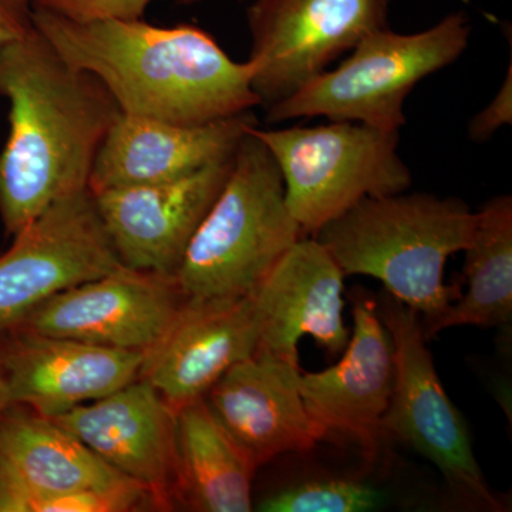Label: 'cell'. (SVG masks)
Masks as SVG:
<instances>
[{
    "label": "cell",
    "instance_id": "277c9868",
    "mask_svg": "<svg viewBox=\"0 0 512 512\" xmlns=\"http://www.w3.org/2000/svg\"><path fill=\"white\" fill-rule=\"evenodd\" d=\"M302 237L286 205L278 164L251 127L235 150L227 183L185 251L175 285L194 301L254 295Z\"/></svg>",
    "mask_w": 512,
    "mask_h": 512
},
{
    "label": "cell",
    "instance_id": "d4e9b609",
    "mask_svg": "<svg viewBox=\"0 0 512 512\" xmlns=\"http://www.w3.org/2000/svg\"><path fill=\"white\" fill-rule=\"evenodd\" d=\"M36 0H0V49L35 30Z\"/></svg>",
    "mask_w": 512,
    "mask_h": 512
},
{
    "label": "cell",
    "instance_id": "3957f363",
    "mask_svg": "<svg viewBox=\"0 0 512 512\" xmlns=\"http://www.w3.org/2000/svg\"><path fill=\"white\" fill-rule=\"evenodd\" d=\"M476 221V212L458 198L399 192L363 198L313 238L343 274L382 282L427 329L460 298L457 286L444 284V268L468 247Z\"/></svg>",
    "mask_w": 512,
    "mask_h": 512
},
{
    "label": "cell",
    "instance_id": "6da1fadb",
    "mask_svg": "<svg viewBox=\"0 0 512 512\" xmlns=\"http://www.w3.org/2000/svg\"><path fill=\"white\" fill-rule=\"evenodd\" d=\"M9 137L0 151V217L16 235L64 195L89 188L94 158L121 113L92 73L63 59L35 28L0 49Z\"/></svg>",
    "mask_w": 512,
    "mask_h": 512
},
{
    "label": "cell",
    "instance_id": "4fadbf2b",
    "mask_svg": "<svg viewBox=\"0 0 512 512\" xmlns=\"http://www.w3.org/2000/svg\"><path fill=\"white\" fill-rule=\"evenodd\" d=\"M299 360L258 350L218 379L204 399L256 467L312 450L329 436L303 402Z\"/></svg>",
    "mask_w": 512,
    "mask_h": 512
},
{
    "label": "cell",
    "instance_id": "52a82bcc",
    "mask_svg": "<svg viewBox=\"0 0 512 512\" xmlns=\"http://www.w3.org/2000/svg\"><path fill=\"white\" fill-rule=\"evenodd\" d=\"M377 312L392 336L396 362L383 433L433 463L460 500L487 511L503 510L478 466L466 421L437 375L419 313L387 292Z\"/></svg>",
    "mask_w": 512,
    "mask_h": 512
},
{
    "label": "cell",
    "instance_id": "cb8c5ba5",
    "mask_svg": "<svg viewBox=\"0 0 512 512\" xmlns=\"http://www.w3.org/2000/svg\"><path fill=\"white\" fill-rule=\"evenodd\" d=\"M512 121V62L501 89L491 103L474 116L468 126V134L473 141L483 143L494 136L495 131L511 124Z\"/></svg>",
    "mask_w": 512,
    "mask_h": 512
},
{
    "label": "cell",
    "instance_id": "603a6c76",
    "mask_svg": "<svg viewBox=\"0 0 512 512\" xmlns=\"http://www.w3.org/2000/svg\"><path fill=\"white\" fill-rule=\"evenodd\" d=\"M153 0H36V8L74 22L143 19Z\"/></svg>",
    "mask_w": 512,
    "mask_h": 512
},
{
    "label": "cell",
    "instance_id": "7c38bea8",
    "mask_svg": "<svg viewBox=\"0 0 512 512\" xmlns=\"http://www.w3.org/2000/svg\"><path fill=\"white\" fill-rule=\"evenodd\" d=\"M107 466L146 488L160 510L177 503V420L140 379L53 417Z\"/></svg>",
    "mask_w": 512,
    "mask_h": 512
},
{
    "label": "cell",
    "instance_id": "9c48e42d",
    "mask_svg": "<svg viewBox=\"0 0 512 512\" xmlns=\"http://www.w3.org/2000/svg\"><path fill=\"white\" fill-rule=\"evenodd\" d=\"M0 256V326L40 303L126 266L100 220L89 188L64 195L18 234Z\"/></svg>",
    "mask_w": 512,
    "mask_h": 512
},
{
    "label": "cell",
    "instance_id": "ba28073f",
    "mask_svg": "<svg viewBox=\"0 0 512 512\" xmlns=\"http://www.w3.org/2000/svg\"><path fill=\"white\" fill-rule=\"evenodd\" d=\"M393 0H254L252 89L265 109L288 99L377 30L389 28Z\"/></svg>",
    "mask_w": 512,
    "mask_h": 512
},
{
    "label": "cell",
    "instance_id": "ffe728a7",
    "mask_svg": "<svg viewBox=\"0 0 512 512\" xmlns=\"http://www.w3.org/2000/svg\"><path fill=\"white\" fill-rule=\"evenodd\" d=\"M177 503L192 511L252 510L256 467L212 414L204 397L175 413Z\"/></svg>",
    "mask_w": 512,
    "mask_h": 512
},
{
    "label": "cell",
    "instance_id": "d6986e66",
    "mask_svg": "<svg viewBox=\"0 0 512 512\" xmlns=\"http://www.w3.org/2000/svg\"><path fill=\"white\" fill-rule=\"evenodd\" d=\"M134 483L62 426L22 406L0 420V512H28L49 495Z\"/></svg>",
    "mask_w": 512,
    "mask_h": 512
},
{
    "label": "cell",
    "instance_id": "7402d4cb",
    "mask_svg": "<svg viewBox=\"0 0 512 512\" xmlns=\"http://www.w3.org/2000/svg\"><path fill=\"white\" fill-rule=\"evenodd\" d=\"M389 503V494L372 484L349 478H318L289 485L269 495L258 510L265 512H366Z\"/></svg>",
    "mask_w": 512,
    "mask_h": 512
},
{
    "label": "cell",
    "instance_id": "2e32d148",
    "mask_svg": "<svg viewBox=\"0 0 512 512\" xmlns=\"http://www.w3.org/2000/svg\"><path fill=\"white\" fill-rule=\"evenodd\" d=\"M353 330L336 365L303 373L302 399L326 433L352 437L367 457L379 450L382 420L392 399L394 348L392 336L366 293L353 296Z\"/></svg>",
    "mask_w": 512,
    "mask_h": 512
},
{
    "label": "cell",
    "instance_id": "7a4b0ae2",
    "mask_svg": "<svg viewBox=\"0 0 512 512\" xmlns=\"http://www.w3.org/2000/svg\"><path fill=\"white\" fill-rule=\"evenodd\" d=\"M33 20L67 63L106 86L121 113L198 126L261 106L251 64L232 60L197 26L74 22L39 8Z\"/></svg>",
    "mask_w": 512,
    "mask_h": 512
},
{
    "label": "cell",
    "instance_id": "ac0fdd59",
    "mask_svg": "<svg viewBox=\"0 0 512 512\" xmlns=\"http://www.w3.org/2000/svg\"><path fill=\"white\" fill-rule=\"evenodd\" d=\"M251 111L184 126L120 113L94 158L90 192L177 180L231 157L249 128Z\"/></svg>",
    "mask_w": 512,
    "mask_h": 512
},
{
    "label": "cell",
    "instance_id": "9a60e30c",
    "mask_svg": "<svg viewBox=\"0 0 512 512\" xmlns=\"http://www.w3.org/2000/svg\"><path fill=\"white\" fill-rule=\"evenodd\" d=\"M144 357V352L5 328L2 359L10 406L53 419L137 380Z\"/></svg>",
    "mask_w": 512,
    "mask_h": 512
},
{
    "label": "cell",
    "instance_id": "4316f807",
    "mask_svg": "<svg viewBox=\"0 0 512 512\" xmlns=\"http://www.w3.org/2000/svg\"><path fill=\"white\" fill-rule=\"evenodd\" d=\"M178 2L185 3V5H190V3L197 2V0H178Z\"/></svg>",
    "mask_w": 512,
    "mask_h": 512
},
{
    "label": "cell",
    "instance_id": "5b68a950",
    "mask_svg": "<svg viewBox=\"0 0 512 512\" xmlns=\"http://www.w3.org/2000/svg\"><path fill=\"white\" fill-rule=\"evenodd\" d=\"M468 37L470 23L461 12L410 35L377 30L357 43L335 70H325L288 99L268 107L266 121L322 116L399 131L406 123L404 100L424 77L456 62Z\"/></svg>",
    "mask_w": 512,
    "mask_h": 512
},
{
    "label": "cell",
    "instance_id": "e0dca14e",
    "mask_svg": "<svg viewBox=\"0 0 512 512\" xmlns=\"http://www.w3.org/2000/svg\"><path fill=\"white\" fill-rule=\"evenodd\" d=\"M345 278L315 238L299 239L254 293L258 350L299 360V340L311 336L328 355H342L350 339L343 320Z\"/></svg>",
    "mask_w": 512,
    "mask_h": 512
},
{
    "label": "cell",
    "instance_id": "30bf717a",
    "mask_svg": "<svg viewBox=\"0 0 512 512\" xmlns=\"http://www.w3.org/2000/svg\"><path fill=\"white\" fill-rule=\"evenodd\" d=\"M184 301L173 278L123 266L57 293L8 329L147 353Z\"/></svg>",
    "mask_w": 512,
    "mask_h": 512
},
{
    "label": "cell",
    "instance_id": "8fae6325",
    "mask_svg": "<svg viewBox=\"0 0 512 512\" xmlns=\"http://www.w3.org/2000/svg\"><path fill=\"white\" fill-rule=\"evenodd\" d=\"M234 154L177 180L92 192L120 261L174 278L195 231L227 183Z\"/></svg>",
    "mask_w": 512,
    "mask_h": 512
},
{
    "label": "cell",
    "instance_id": "44dd1931",
    "mask_svg": "<svg viewBox=\"0 0 512 512\" xmlns=\"http://www.w3.org/2000/svg\"><path fill=\"white\" fill-rule=\"evenodd\" d=\"M473 238L466 252L467 292L451 303L426 339L457 326L500 328L512 318V198L500 195L476 212Z\"/></svg>",
    "mask_w": 512,
    "mask_h": 512
},
{
    "label": "cell",
    "instance_id": "5bb4252c",
    "mask_svg": "<svg viewBox=\"0 0 512 512\" xmlns=\"http://www.w3.org/2000/svg\"><path fill=\"white\" fill-rule=\"evenodd\" d=\"M259 339L254 295L185 299L163 338L146 353L140 379L177 413L204 397L232 366L254 356Z\"/></svg>",
    "mask_w": 512,
    "mask_h": 512
},
{
    "label": "cell",
    "instance_id": "484cf974",
    "mask_svg": "<svg viewBox=\"0 0 512 512\" xmlns=\"http://www.w3.org/2000/svg\"><path fill=\"white\" fill-rule=\"evenodd\" d=\"M3 340H5V328L0 326V420H2L3 414L9 409V396L8 387H6L5 370H3Z\"/></svg>",
    "mask_w": 512,
    "mask_h": 512
},
{
    "label": "cell",
    "instance_id": "8992f818",
    "mask_svg": "<svg viewBox=\"0 0 512 512\" xmlns=\"http://www.w3.org/2000/svg\"><path fill=\"white\" fill-rule=\"evenodd\" d=\"M271 151L284 180L285 200L303 237L367 197L406 192L412 173L397 153L399 131L353 121L281 130L252 127Z\"/></svg>",
    "mask_w": 512,
    "mask_h": 512
}]
</instances>
